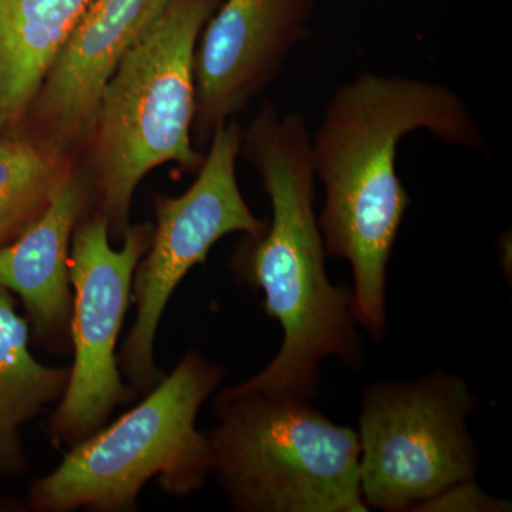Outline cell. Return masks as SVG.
<instances>
[{
  "label": "cell",
  "instance_id": "14",
  "mask_svg": "<svg viewBox=\"0 0 512 512\" xmlns=\"http://www.w3.org/2000/svg\"><path fill=\"white\" fill-rule=\"evenodd\" d=\"M508 501L485 493L476 480L451 485L417 508L416 512H507Z\"/></svg>",
  "mask_w": 512,
  "mask_h": 512
},
{
  "label": "cell",
  "instance_id": "13",
  "mask_svg": "<svg viewBox=\"0 0 512 512\" xmlns=\"http://www.w3.org/2000/svg\"><path fill=\"white\" fill-rule=\"evenodd\" d=\"M79 167L76 154L39 138L0 136V247L49 210Z\"/></svg>",
  "mask_w": 512,
  "mask_h": 512
},
{
  "label": "cell",
  "instance_id": "2",
  "mask_svg": "<svg viewBox=\"0 0 512 512\" xmlns=\"http://www.w3.org/2000/svg\"><path fill=\"white\" fill-rule=\"evenodd\" d=\"M241 153L261 177L272 218L264 234L239 244L231 268L239 281L264 292L266 315L278 320L284 342L264 370L228 389L313 399L323 359L339 357L359 367L363 355L350 308L352 292L333 285L326 274L305 117L298 111L279 113L265 101L242 130Z\"/></svg>",
  "mask_w": 512,
  "mask_h": 512
},
{
  "label": "cell",
  "instance_id": "9",
  "mask_svg": "<svg viewBox=\"0 0 512 512\" xmlns=\"http://www.w3.org/2000/svg\"><path fill=\"white\" fill-rule=\"evenodd\" d=\"M316 0H222L195 53L192 140L237 119L268 89L292 53L309 37Z\"/></svg>",
  "mask_w": 512,
  "mask_h": 512
},
{
  "label": "cell",
  "instance_id": "10",
  "mask_svg": "<svg viewBox=\"0 0 512 512\" xmlns=\"http://www.w3.org/2000/svg\"><path fill=\"white\" fill-rule=\"evenodd\" d=\"M168 3L170 0H94L46 74L19 133L80 158L104 86L124 53Z\"/></svg>",
  "mask_w": 512,
  "mask_h": 512
},
{
  "label": "cell",
  "instance_id": "8",
  "mask_svg": "<svg viewBox=\"0 0 512 512\" xmlns=\"http://www.w3.org/2000/svg\"><path fill=\"white\" fill-rule=\"evenodd\" d=\"M154 224L131 225L120 249L92 207L73 232L69 256L73 288L69 384L49 421L56 448H72L106 426L117 406L136 397L121 379L117 340L131 303L134 272L148 251Z\"/></svg>",
  "mask_w": 512,
  "mask_h": 512
},
{
  "label": "cell",
  "instance_id": "3",
  "mask_svg": "<svg viewBox=\"0 0 512 512\" xmlns=\"http://www.w3.org/2000/svg\"><path fill=\"white\" fill-rule=\"evenodd\" d=\"M221 2L170 0L104 86L80 168L111 242L126 237L134 192L150 171L168 163L195 171L204 163L192 146L195 53Z\"/></svg>",
  "mask_w": 512,
  "mask_h": 512
},
{
  "label": "cell",
  "instance_id": "6",
  "mask_svg": "<svg viewBox=\"0 0 512 512\" xmlns=\"http://www.w3.org/2000/svg\"><path fill=\"white\" fill-rule=\"evenodd\" d=\"M478 400L461 377L367 387L360 409V488L369 510L416 512L451 485L476 480L480 451L467 419Z\"/></svg>",
  "mask_w": 512,
  "mask_h": 512
},
{
  "label": "cell",
  "instance_id": "11",
  "mask_svg": "<svg viewBox=\"0 0 512 512\" xmlns=\"http://www.w3.org/2000/svg\"><path fill=\"white\" fill-rule=\"evenodd\" d=\"M90 207L89 183L79 167L49 210L0 247V288L18 293L37 342L53 353L69 352L72 346L70 247L74 229Z\"/></svg>",
  "mask_w": 512,
  "mask_h": 512
},
{
  "label": "cell",
  "instance_id": "1",
  "mask_svg": "<svg viewBox=\"0 0 512 512\" xmlns=\"http://www.w3.org/2000/svg\"><path fill=\"white\" fill-rule=\"evenodd\" d=\"M416 131L490 157L463 96L400 74L365 72L340 84L311 136L313 171L325 188L318 225L326 255L349 262L353 319L377 342L387 329V266L412 202L397 175V148Z\"/></svg>",
  "mask_w": 512,
  "mask_h": 512
},
{
  "label": "cell",
  "instance_id": "4",
  "mask_svg": "<svg viewBox=\"0 0 512 512\" xmlns=\"http://www.w3.org/2000/svg\"><path fill=\"white\" fill-rule=\"evenodd\" d=\"M224 376L201 353H185L136 407L69 448L56 470L33 483L30 510L136 511L151 478L173 497L197 493L212 476V448L195 423Z\"/></svg>",
  "mask_w": 512,
  "mask_h": 512
},
{
  "label": "cell",
  "instance_id": "5",
  "mask_svg": "<svg viewBox=\"0 0 512 512\" xmlns=\"http://www.w3.org/2000/svg\"><path fill=\"white\" fill-rule=\"evenodd\" d=\"M298 394L231 392L215 400L212 474L232 510L369 512L356 430Z\"/></svg>",
  "mask_w": 512,
  "mask_h": 512
},
{
  "label": "cell",
  "instance_id": "12",
  "mask_svg": "<svg viewBox=\"0 0 512 512\" xmlns=\"http://www.w3.org/2000/svg\"><path fill=\"white\" fill-rule=\"evenodd\" d=\"M29 322L18 315L12 295L0 288V476H20L28 460L19 427L47 404L60 402L70 367L45 366L29 349Z\"/></svg>",
  "mask_w": 512,
  "mask_h": 512
},
{
  "label": "cell",
  "instance_id": "7",
  "mask_svg": "<svg viewBox=\"0 0 512 512\" xmlns=\"http://www.w3.org/2000/svg\"><path fill=\"white\" fill-rule=\"evenodd\" d=\"M242 130L237 119L218 127L194 183L180 197L158 194L150 248L134 272L131 302L137 315L119 355L121 375L134 394L153 390L164 373L154 362L157 330L171 296L212 247L231 234L256 238L266 224L251 211L237 178Z\"/></svg>",
  "mask_w": 512,
  "mask_h": 512
}]
</instances>
